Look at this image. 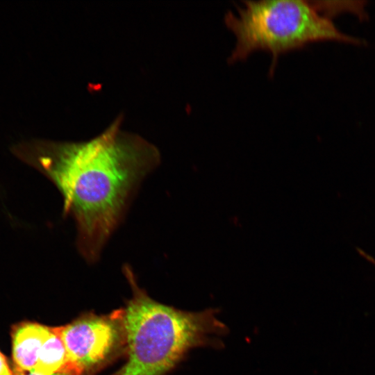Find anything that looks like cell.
<instances>
[{"label":"cell","instance_id":"obj_2","mask_svg":"<svg viewBox=\"0 0 375 375\" xmlns=\"http://www.w3.org/2000/svg\"><path fill=\"white\" fill-rule=\"evenodd\" d=\"M124 273L133 295L122 310L128 359L112 375H163L191 348L215 343L226 327L213 310L191 312L151 299L137 283L131 267Z\"/></svg>","mask_w":375,"mask_h":375},{"label":"cell","instance_id":"obj_4","mask_svg":"<svg viewBox=\"0 0 375 375\" xmlns=\"http://www.w3.org/2000/svg\"><path fill=\"white\" fill-rule=\"evenodd\" d=\"M53 329L67 352L62 375H82L100 365L124 337L122 310L110 315H86Z\"/></svg>","mask_w":375,"mask_h":375},{"label":"cell","instance_id":"obj_6","mask_svg":"<svg viewBox=\"0 0 375 375\" xmlns=\"http://www.w3.org/2000/svg\"><path fill=\"white\" fill-rule=\"evenodd\" d=\"M66 362L65 344L59 335L51 328V333L44 342L33 370L47 374H60Z\"/></svg>","mask_w":375,"mask_h":375},{"label":"cell","instance_id":"obj_5","mask_svg":"<svg viewBox=\"0 0 375 375\" xmlns=\"http://www.w3.org/2000/svg\"><path fill=\"white\" fill-rule=\"evenodd\" d=\"M51 333V328L43 324L24 322L12 331V357L15 372H28L38 362L40 349Z\"/></svg>","mask_w":375,"mask_h":375},{"label":"cell","instance_id":"obj_3","mask_svg":"<svg viewBox=\"0 0 375 375\" xmlns=\"http://www.w3.org/2000/svg\"><path fill=\"white\" fill-rule=\"evenodd\" d=\"M236 7V14L230 11L224 17L226 26L236 39L228 59L230 63L244 60L256 51H265L272 56V73L280 54L308 43L323 40L362 42L339 31L312 1H246Z\"/></svg>","mask_w":375,"mask_h":375},{"label":"cell","instance_id":"obj_1","mask_svg":"<svg viewBox=\"0 0 375 375\" xmlns=\"http://www.w3.org/2000/svg\"><path fill=\"white\" fill-rule=\"evenodd\" d=\"M122 119L86 141L34 139L11 148L60 192L62 216L74 219L77 249L89 263L99 260L140 183L160 162L158 148L122 130Z\"/></svg>","mask_w":375,"mask_h":375},{"label":"cell","instance_id":"obj_8","mask_svg":"<svg viewBox=\"0 0 375 375\" xmlns=\"http://www.w3.org/2000/svg\"><path fill=\"white\" fill-rule=\"evenodd\" d=\"M15 372V375H62L59 373H55V374H47L42 372H38L35 370H31L28 372H24V373H20V372Z\"/></svg>","mask_w":375,"mask_h":375},{"label":"cell","instance_id":"obj_7","mask_svg":"<svg viewBox=\"0 0 375 375\" xmlns=\"http://www.w3.org/2000/svg\"><path fill=\"white\" fill-rule=\"evenodd\" d=\"M0 375H15L14 371L10 367L6 358L0 351Z\"/></svg>","mask_w":375,"mask_h":375}]
</instances>
